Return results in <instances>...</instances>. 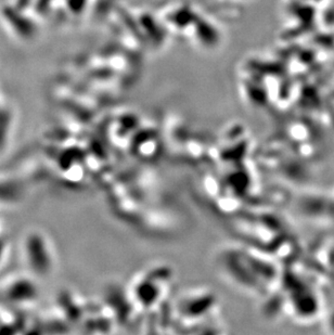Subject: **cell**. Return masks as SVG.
I'll list each match as a JSON object with an SVG mask.
<instances>
[{"label":"cell","mask_w":334,"mask_h":335,"mask_svg":"<svg viewBox=\"0 0 334 335\" xmlns=\"http://www.w3.org/2000/svg\"><path fill=\"white\" fill-rule=\"evenodd\" d=\"M20 11V9H17L16 7L5 8L4 16L17 35H20L23 38H29L35 33V26L33 22L28 17H25Z\"/></svg>","instance_id":"cell-1"},{"label":"cell","mask_w":334,"mask_h":335,"mask_svg":"<svg viewBox=\"0 0 334 335\" xmlns=\"http://www.w3.org/2000/svg\"><path fill=\"white\" fill-rule=\"evenodd\" d=\"M32 2V0H17V3H16V8L17 9H20V10H23V9H25L26 7H28V5Z\"/></svg>","instance_id":"cell-2"}]
</instances>
